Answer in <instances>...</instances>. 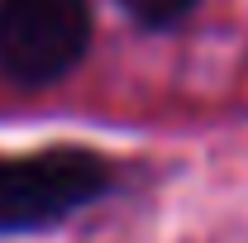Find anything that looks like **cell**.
Wrapping results in <instances>:
<instances>
[{
  "label": "cell",
  "instance_id": "1",
  "mask_svg": "<svg viewBox=\"0 0 248 243\" xmlns=\"http://www.w3.org/2000/svg\"><path fill=\"white\" fill-rule=\"evenodd\" d=\"M105 191H110V162L95 152L53 148L33 157H0V234L62 224Z\"/></svg>",
  "mask_w": 248,
  "mask_h": 243
},
{
  "label": "cell",
  "instance_id": "2",
  "mask_svg": "<svg viewBox=\"0 0 248 243\" xmlns=\"http://www.w3.org/2000/svg\"><path fill=\"white\" fill-rule=\"evenodd\" d=\"M86 43V0H0V67L19 86H48L67 76Z\"/></svg>",
  "mask_w": 248,
  "mask_h": 243
},
{
  "label": "cell",
  "instance_id": "3",
  "mask_svg": "<svg viewBox=\"0 0 248 243\" xmlns=\"http://www.w3.org/2000/svg\"><path fill=\"white\" fill-rule=\"evenodd\" d=\"M120 5L139 19V24H148V29H167V24H177V19L191 15L196 0H120Z\"/></svg>",
  "mask_w": 248,
  "mask_h": 243
}]
</instances>
